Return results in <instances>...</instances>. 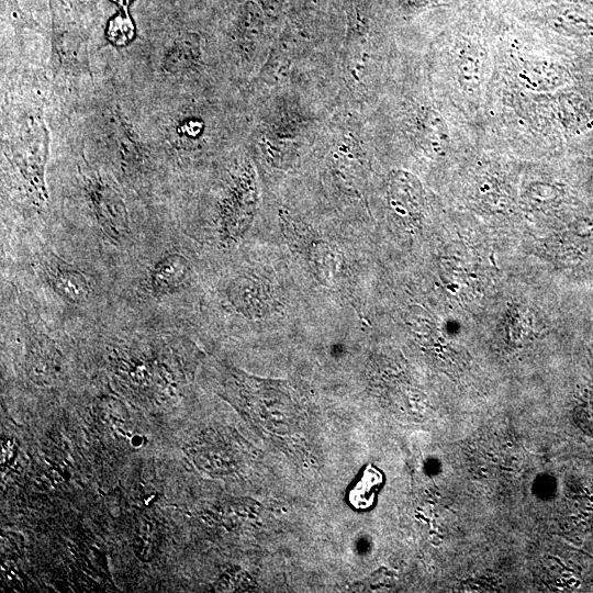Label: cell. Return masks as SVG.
<instances>
[{
	"mask_svg": "<svg viewBox=\"0 0 593 593\" xmlns=\"http://www.w3.org/2000/svg\"><path fill=\"white\" fill-rule=\"evenodd\" d=\"M74 132L80 145L81 159L77 170L86 203L102 232L113 240H122L131 232L124 192L118 179L107 168L97 161L88 160L85 146L77 132Z\"/></svg>",
	"mask_w": 593,
	"mask_h": 593,
	"instance_id": "cell-1",
	"label": "cell"
},
{
	"mask_svg": "<svg viewBox=\"0 0 593 593\" xmlns=\"http://www.w3.org/2000/svg\"><path fill=\"white\" fill-rule=\"evenodd\" d=\"M246 170L237 174L223 197L220 208V233L224 243L238 239L247 230L254 209V190Z\"/></svg>",
	"mask_w": 593,
	"mask_h": 593,
	"instance_id": "cell-2",
	"label": "cell"
},
{
	"mask_svg": "<svg viewBox=\"0 0 593 593\" xmlns=\"http://www.w3.org/2000/svg\"><path fill=\"white\" fill-rule=\"evenodd\" d=\"M45 273L51 288L66 302L80 304L89 299L91 284L79 269L63 261H52L46 266Z\"/></svg>",
	"mask_w": 593,
	"mask_h": 593,
	"instance_id": "cell-3",
	"label": "cell"
},
{
	"mask_svg": "<svg viewBox=\"0 0 593 593\" xmlns=\"http://www.w3.org/2000/svg\"><path fill=\"white\" fill-rule=\"evenodd\" d=\"M187 258L177 253L160 257L148 273V289L153 295H167L178 291L189 276Z\"/></svg>",
	"mask_w": 593,
	"mask_h": 593,
	"instance_id": "cell-4",
	"label": "cell"
},
{
	"mask_svg": "<svg viewBox=\"0 0 593 593\" xmlns=\"http://www.w3.org/2000/svg\"><path fill=\"white\" fill-rule=\"evenodd\" d=\"M260 284L247 277L233 280L227 288L230 302L240 313L253 316L260 312L262 304V290Z\"/></svg>",
	"mask_w": 593,
	"mask_h": 593,
	"instance_id": "cell-5",
	"label": "cell"
},
{
	"mask_svg": "<svg viewBox=\"0 0 593 593\" xmlns=\"http://www.w3.org/2000/svg\"><path fill=\"white\" fill-rule=\"evenodd\" d=\"M30 366L36 374H51L56 370L58 354L53 342L43 334L29 338Z\"/></svg>",
	"mask_w": 593,
	"mask_h": 593,
	"instance_id": "cell-6",
	"label": "cell"
},
{
	"mask_svg": "<svg viewBox=\"0 0 593 593\" xmlns=\"http://www.w3.org/2000/svg\"><path fill=\"white\" fill-rule=\"evenodd\" d=\"M112 1L116 2L121 7L127 8L133 0H112Z\"/></svg>",
	"mask_w": 593,
	"mask_h": 593,
	"instance_id": "cell-7",
	"label": "cell"
}]
</instances>
